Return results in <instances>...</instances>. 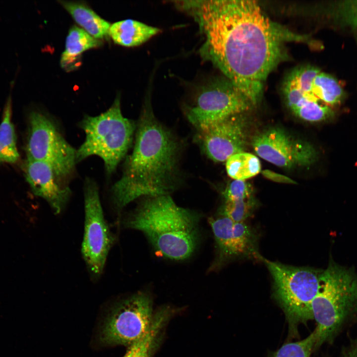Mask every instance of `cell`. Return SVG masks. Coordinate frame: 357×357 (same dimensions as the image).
I'll use <instances>...</instances> for the list:
<instances>
[{
    "label": "cell",
    "instance_id": "obj_14",
    "mask_svg": "<svg viewBox=\"0 0 357 357\" xmlns=\"http://www.w3.org/2000/svg\"><path fill=\"white\" fill-rule=\"evenodd\" d=\"M258 235L245 222H234L230 234L226 253V262L235 258L260 259L257 248Z\"/></svg>",
    "mask_w": 357,
    "mask_h": 357
},
{
    "label": "cell",
    "instance_id": "obj_2",
    "mask_svg": "<svg viewBox=\"0 0 357 357\" xmlns=\"http://www.w3.org/2000/svg\"><path fill=\"white\" fill-rule=\"evenodd\" d=\"M150 96L145 99L136 125L132 152L111 188L112 202L119 212L138 198L169 195L178 183L181 146L156 118Z\"/></svg>",
    "mask_w": 357,
    "mask_h": 357
},
{
    "label": "cell",
    "instance_id": "obj_25",
    "mask_svg": "<svg viewBox=\"0 0 357 357\" xmlns=\"http://www.w3.org/2000/svg\"><path fill=\"white\" fill-rule=\"evenodd\" d=\"M339 13L346 22L357 30V0L343 2L339 7Z\"/></svg>",
    "mask_w": 357,
    "mask_h": 357
},
{
    "label": "cell",
    "instance_id": "obj_7",
    "mask_svg": "<svg viewBox=\"0 0 357 357\" xmlns=\"http://www.w3.org/2000/svg\"><path fill=\"white\" fill-rule=\"evenodd\" d=\"M28 123L27 160L49 164L59 178L68 183L75 172L76 150L66 140L55 122L44 113L32 111Z\"/></svg>",
    "mask_w": 357,
    "mask_h": 357
},
{
    "label": "cell",
    "instance_id": "obj_9",
    "mask_svg": "<svg viewBox=\"0 0 357 357\" xmlns=\"http://www.w3.org/2000/svg\"><path fill=\"white\" fill-rule=\"evenodd\" d=\"M253 106L226 77L209 80L199 87L190 105L184 112L188 121L195 127L242 114Z\"/></svg>",
    "mask_w": 357,
    "mask_h": 357
},
{
    "label": "cell",
    "instance_id": "obj_15",
    "mask_svg": "<svg viewBox=\"0 0 357 357\" xmlns=\"http://www.w3.org/2000/svg\"><path fill=\"white\" fill-rule=\"evenodd\" d=\"M160 32L157 27L137 20L125 19L111 25L109 35L115 43L132 47L142 44Z\"/></svg>",
    "mask_w": 357,
    "mask_h": 357
},
{
    "label": "cell",
    "instance_id": "obj_3",
    "mask_svg": "<svg viewBox=\"0 0 357 357\" xmlns=\"http://www.w3.org/2000/svg\"><path fill=\"white\" fill-rule=\"evenodd\" d=\"M199 219L198 214L178 206L165 195L148 197L124 219L123 225L142 232L163 256L183 260L197 246Z\"/></svg>",
    "mask_w": 357,
    "mask_h": 357
},
{
    "label": "cell",
    "instance_id": "obj_17",
    "mask_svg": "<svg viewBox=\"0 0 357 357\" xmlns=\"http://www.w3.org/2000/svg\"><path fill=\"white\" fill-rule=\"evenodd\" d=\"M59 2L82 29L94 38L99 40L109 35L110 23L86 4L70 1Z\"/></svg>",
    "mask_w": 357,
    "mask_h": 357
},
{
    "label": "cell",
    "instance_id": "obj_20",
    "mask_svg": "<svg viewBox=\"0 0 357 357\" xmlns=\"http://www.w3.org/2000/svg\"><path fill=\"white\" fill-rule=\"evenodd\" d=\"M228 175L236 180H245L258 174L261 170L259 159L247 152H240L230 157L226 161Z\"/></svg>",
    "mask_w": 357,
    "mask_h": 357
},
{
    "label": "cell",
    "instance_id": "obj_4",
    "mask_svg": "<svg viewBox=\"0 0 357 357\" xmlns=\"http://www.w3.org/2000/svg\"><path fill=\"white\" fill-rule=\"evenodd\" d=\"M311 309L317 323L315 349L332 341L346 323L357 319V274L354 268L340 265L330 257L320 275Z\"/></svg>",
    "mask_w": 357,
    "mask_h": 357
},
{
    "label": "cell",
    "instance_id": "obj_13",
    "mask_svg": "<svg viewBox=\"0 0 357 357\" xmlns=\"http://www.w3.org/2000/svg\"><path fill=\"white\" fill-rule=\"evenodd\" d=\"M25 176L34 194L45 200L55 214L61 213L71 194L68 183L49 164L40 161L27 160Z\"/></svg>",
    "mask_w": 357,
    "mask_h": 357
},
{
    "label": "cell",
    "instance_id": "obj_27",
    "mask_svg": "<svg viewBox=\"0 0 357 357\" xmlns=\"http://www.w3.org/2000/svg\"><path fill=\"white\" fill-rule=\"evenodd\" d=\"M342 357H357V340L351 341L342 352Z\"/></svg>",
    "mask_w": 357,
    "mask_h": 357
},
{
    "label": "cell",
    "instance_id": "obj_12",
    "mask_svg": "<svg viewBox=\"0 0 357 357\" xmlns=\"http://www.w3.org/2000/svg\"><path fill=\"white\" fill-rule=\"evenodd\" d=\"M247 121L242 114L196 128V140L204 153L215 162L226 161L243 152L246 143Z\"/></svg>",
    "mask_w": 357,
    "mask_h": 357
},
{
    "label": "cell",
    "instance_id": "obj_19",
    "mask_svg": "<svg viewBox=\"0 0 357 357\" xmlns=\"http://www.w3.org/2000/svg\"><path fill=\"white\" fill-rule=\"evenodd\" d=\"M12 102L9 95L0 124V161L15 163L19 159L15 130L11 122Z\"/></svg>",
    "mask_w": 357,
    "mask_h": 357
},
{
    "label": "cell",
    "instance_id": "obj_21",
    "mask_svg": "<svg viewBox=\"0 0 357 357\" xmlns=\"http://www.w3.org/2000/svg\"><path fill=\"white\" fill-rule=\"evenodd\" d=\"M257 206L253 196L244 200L225 201L220 214L234 222H243L253 215Z\"/></svg>",
    "mask_w": 357,
    "mask_h": 357
},
{
    "label": "cell",
    "instance_id": "obj_5",
    "mask_svg": "<svg viewBox=\"0 0 357 357\" xmlns=\"http://www.w3.org/2000/svg\"><path fill=\"white\" fill-rule=\"evenodd\" d=\"M85 140L76 150L77 163L91 156L104 162L110 176L124 158L132 142L136 125L122 114L118 96L111 107L96 116H85L80 123Z\"/></svg>",
    "mask_w": 357,
    "mask_h": 357
},
{
    "label": "cell",
    "instance_id": "obj_11",
    "mask_svg": "<svg viewBox=\"0 0 357 357\" xmlns=\"http://www.w3.org/2000/svg\"><path fill=\"white\" fill-rule=\"evenodd\" d=\"M251 143L258 156L283 168L309 166L317 159V152L311 144L294 138L279 127L259 133Z\"/></svg>",
    "mask_w": 357,
    "mask_h": 357
},
{
    "label": "cell",
    "instance_id": "obj_8",
    "mask_svg": "<svg viewBox=\"0 0 357 357\" xmlns=\"http://www.w3.org/2000/svg\"><path fill=\"white\" fill-rule=\"evenodd\" d=\"M152 300L139 292L116 302L104 319L99 339L104 345L129 346L149 329L153 317Z\"/></svg>",
    "mask_w": 357,
    "mask_h": 357
},
{
    "label": "cell",
    "instance_id": "obj_6",
    "mask_svg": "<svg viewBox=\"0 0 357 357\" xmlns=\"http://www.w3.org/2000/svg\"><path fill=\"white\" fill-rule=\"evenodd\" d=\"M260 260L271 275L274 296L291 327L313 319L311 304L318 293L323 270L287 265L262 256Z\"/></svg>",
    "mask_w": 357,
    "mask_h": 357
},
{
    "label": "cell",
    "instance_id": "obj_26",
    "mask_svg": "<svg viewBox=\"0 0 357 357\" xmlns=\"http://www.w3.org/2000/svg\"><path fill=\"white\" fill-rule=\"evenodd\" d=\"M262 174L266 178L275 182L289 184L296 183L295 181L287 176L275 173L271 170H263L262 171Z\"/></svg>",
    "mask_w": 357,
    "mask_h": 357
},
{
    "label": "cell",
    "instance_id": "obj_24",
    "mask_svg": "<svg viewBox=\"0 0 357 357\" xmlns=\"http://www.w3.org/2000/svg\"><path fill=\"white\" fill-rule=\"evenodd\" d=\"M250 184L245 180L234 179L227 187L224 192L225 201L244 200L253 196Z\"/></svg>",
    "mask_w": 357,
    "mask_h": 357
},
{
    "label": "cell",
    "instance_id": "obj_10",
    "mask_svg": "<svg viewBox=\"0 0 357 357\" xmlns=\"http://www.w3.org/2000/svg\"><path fill=\"white\" fill-rule=\"evenodd\" d=\"M84 229L81 253L92 278L102 274L109 252L115 238L105 219L99 188L87 178L84 184Z\"/></svg>",
    "mask_w": 357,
    "mask_h": 357
},
{
    "label": "cell",
    "instance_id": "obj_23",
    "mask_svg": "<svg viewBox=\"0 0 357 357\" xmlns=\"http://www.w3.org/2000/svg\"><path fill=\"white\" fill-rule=\"evenodd\" d=\"M316 338L313 332L306 338L299 341L284 344L275 352L272 357H310L315 349Z\"/></svg>",
    "mask_w": 357,
    "mask_h": 357
},
{
    "label": "cell",
    "instance_id": "obj_1",
    "mask_svg": "<svg viewBox=\"0 0 357 357\" xmlns=\"http://www.w3.org/2000/svg\"><path fill=\"white\" fill-rule=\"evenodd\" d=\"M178 5L199 25L204 38L202 58L253 106L261 100L269 74L286 59V43L308 40L271 20L255 0H186Z\"/></svg>",
    "mask_w": 357,
    "mask_h": 357
},
{
    "label": "cell",
    "instance_id": "obj_16",
    "mask_svg": "<svg viewBox=\"0 0 357 357\" xmlns=\"http://www.w3.org/2000/svg\"><path fill=\"white\" fill-rule=\"evenodd\" d=\"M82 28L74 26L69 30L65 40V49L60 57V65L66 71L75 69L79 65V56L90 49L102 45Z\"/></svg>",
    "mask_w": 357,
    "mask_h": 357
},
{
    "label": "cell",
    "instance_id": "obj_18",
    "mask_svg": "<svg viewBox=\"0 0 357 357\" xmlns=\"http://www.w3.org/2000/svg\"><path fill=\"white\" fill-rule=\"evenodd\" d=\"M172 313L170 308L163 307L154 314L148 331L141 338L128 347L123 357H153L162 330Z\"/></svg>",
    "mask_w": 357,
    "mask_h": 357
},
{
    "label": "cell",
    "instance_id": "obj_22",
    "mask_svg": "<svg viewBox=\"0 0 357 357\" xmlns=\"http://www.w3.org/2000/svg\"><path fill=\"white\" fill-rule=\"evenodd\" d=\"M300 119L309 122H321L332 119L335 112L319 100L311 101L293 112Z\"/></svg>",
    "mask_w": 357,
    "mask_h": 357
}]
</instances>
